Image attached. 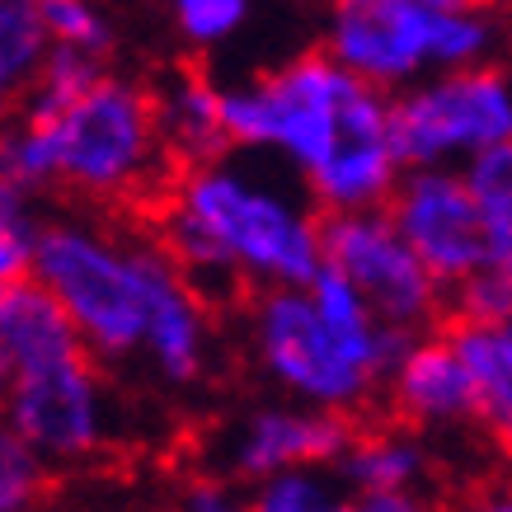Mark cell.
Here are the masks:
<instances>
[{
    "instance_id": "6da1fadb",
    "label": "cell",
    "mask_w": 512,
    "mask_h": 512,
    "mask_svg": "<svg viewBox=\"0 0 512 512\" xmlns=\"http://www.w3.org/2000/svg\"><path fill=\"white\" fill-rule=\"evenodd\" d=\"M226 132L235 151L282 160L325 217L386 207L409 170L395 146V94L325 47L226 85Z\"/></svg>"
},
{
    "instance_id": "7a4b0ae2",
    "label": "cell",
    "mask_w": 512,
    "mask_h": 512,
    "mask_svg": "<svg viewBox=\"0 0 512 512\" xmlns=\"http://www.w3.org/2000/svg\"><path fill=\"white\" fill-rule=\"evenodd\" d=\"M156 240L212 301L306 287L325 268V212L306 184L259 170L254 151L174 174L156 207Z\"/></svg>"
},
{
    "instance_id": "3957f363",
    "label": "cell",
    "mask_w": 512,
    "mask_h": 512,
    "mask_svg": "<svg viewBox=\"0 0 512 512\" xmlns=\"http://www.w3.org/2000/svg\"><path fill=\"white\" fill-rule=\"evenodd\" d=\"M414 334L376 315V306L343 278L320 268L306 287L254 292L245 311V348L254 372L278 395L357 419Z\"/></svg>"
},
{
    "instance_id": "277c9868",
    "label": "cell",
    "mask_w": 512,
    "mask_h": 512,
    "mask_svg": "<svg viewBox=\"0 0 512 512\" xmlns=\"http://www.w3.org/2000/svg\"><path fill=\"white\" fill-rule=\"evenodd\" d=\"M99 357L38 278L0 282L5 428L52 466H80L113 442V400Z\"/></svg>"
},
{
    "instance_id": "5b68a950",
    "label": "cell",
    "mask_w": 512,
    "mask_h": 512,
    "mask_svg": "<svg viewBox=\"0 0 512 512\" xmlns=\"http://www.w3.org/2000/svg\"><path fill=\"white\" fill-rule=\"evenodd\" d=\"M160 240L118 235L90 217H52L33 254V273L76 320L80 339L104 367L141 357L146 339V306L156 282Z\"/></svg>"
},
{
    "instance_id": "8992f818",
    "label": "cell",
    "mask_w": 512,
    "mask_h": 512,
    "mask_svg": "<svg viewBox=\"0 0 512 512\" xmlns=\"http://www.w3.org/2000/svg\"><path fill=\"white\" fill-rule=\"evenodd\" d=\"M503 43L508 29L484 0L456 10L433 0H329L325 19V52L386 94L437 71L494 62Z\"/></svg>"
},
{
    "instance_id": "52a82bcc",
    "label": "cell",
    "mask_w": 512,
    "mask_h": 512,
    "mask_svg": "<svg viewBox=\"0 0 512 512\" xmlns=\"http://www.w3.org/2000/svg\"><path fill=\"white\" fill-rule=\"evenodd\" d=\"M47 127L57 156V188L90 202H146L170 188V151L160 137L156 94L127 76H104L52 118Z\"/></svg>"
},
{
    "instance_id": "ba28073f",
    "label": "cell",
    "mask_w": 512,
    "mask_h": 512,
    "mask_svg": "<svg viewBox=\"0 0 512 512\" xmlns=\"http://www.w3.org/2000/svg\"><path fill=\"white\" fill-rule=\"evenodd\" d=\"M512 137V71L498 62L437 71L395 94V146L409 170L466 165Z\"/></svg>"
},
{
    "instance_id": "9c48e42d",
    "label": "cell",
    "mask_w": 512,
    "mask_h": 512,
    "mask_svg": "<svg viewBox=\"0 0 512 512\" xmlns=\"http://www.w3.org/2000/svg\"><path fill=\"white\" fill-rule=\"evenodd\" d=\"M390 217L419 249V259L433 268V278L456 292L480 268L512 254V240L494 221V212L470 188L461 165H428L404 170L400 188L390 193Z\"/></svg>"
},
{
    "instance_id": "30bf717a",
    "label": "cell",
    "mask_w": 512,
    "mask_h": 512,
    "mask_svg": "<svg viewBox=\"0 0 512 512\" xmlns=\"http://www.w3.org/2000/svg\"><path fill=\"white\" fill-rule=\"evenodd\" d=\"M325 264L339 268L357 292L404 334H423L447 306V287L419 259L409 235L395 226L390 207L329 212L325 217Z\"/></svg>"
},
{
    "instance_id": "8fae6325",
    "label": "cell",
    "mask_w": 512,
    "mask_h": 512,
    "mask_svg": "<svg viewBox=\"0 0 512 512\" xmlns=\"http://www.w3.org/2000/svg\"><path fill=\"white\" fill-rule=\"evenodd\" d=\"M353 419L301 404L292 395L278 400L249 404L240 419H231L221 428V437L212 442V461L226 480L259 484L268 475L301 466H334L343 456V447L353 442Z\"/></svg>"
},
{
    "instance_id": "7c38bea8",
    "label": "cell",
    "mask_w": 512,
    "mask_h": 512,
    "mask_svg": "<svg viewBox=\"0 0 512 512\" xmlns=\"http://www.w3.org/2000/svg\"><path fill=\"white\" fill-rule=\"evenodd\" d=\"M386 404L390 414L419 433H466L475 423H484L480 386L470 372L461 343L451 334H433L423 329L404 343V353L395 357V367L386 376Z\"/></svg>"
},
{
    "instance_id": "4fadbf2b",
    "label": "cell",
    "mask_w": 512,
    "mask_h": 512,
    "mask_svg": "<svg viewBox=\"0 0 512 512\" xmlns=\"http://www.w3.org/2000/svg\"><path fill=\"white\" fill-rule=\"evenodd\" d=\"M217 353V329H212V296L174 264L165 249L151 282V306H146V339H141V362L151 367L160 386L193 390L212 372Z\"/></svg>"
},
{
    "instance_id": "5bb4252c",
    "label": "cell",
    "mask_w": 512,
    "mask_h": 512,
    "mask_svg": "<svg viewBox=\"0 0 512 512\" xmlns=\"http://www.w3.org/2000/svg\"><path fill=\"white\" fill-rule=\"evenodd\" d=\"M151 94H156L160 137H165L174 170L235 151L231 132H226V90L212 85L202 71H170Z\"/></svg>"
},
{
    "instance_id": "9a60e30c",
    "label": "cell",
    "mask_w": 512,
    "mask_h": 512,
    "mask_svg": "<svg viewBox=\"0 0 512 512\" xmlns=\"http://www.w3.org/2000/svg\"><path fill=\"white\" fill-rule=\"evenodd\" d=\"M339 480L353 494H372V489H423L433 475V447L419 428L409 423H381V428H362L353 442L343 447L334 461Z\"/></svg>"
},
{
    "instance_id": "2e32d148",
    "label": "cell",
    "mask_w": 512,
    "mask_h": 512,
    "mask_svg": "<svg viewBox=\"0 0 512 512\" xmlns=\"http://www.w3.org/2000/svg\"><path fill=\"white\" fill-rule=\"evenodd\" d=\"M451 339L461 343L475 386L484 404V428L508 442L512 437V320L503 325H480V320H456Z\"/></svg>"
},
{
    "instance_id": "e0dca14e",
    "label": "cell",
    "mask_w": 512,
    "mask_h": 512,
    "mask_svg": "<svg viewBox=\"0 0 512 512\" xmlns=\"http://www.w3.org/2000/svg\"><path fill=\"white\" fill-rule=\"evenodd\" d=\"M249 512H357L353 489L339 480L334 466L282 470L249 484Z\"/></svg>"
},
{
    "instance_id": "ac0fdd59",
    "label": "cell",
    "mask_w": 512,
    "mask_h": 512,
    "mask_svg": "<svg viewBox=\"0 0 512 512\" xmlns=\"http://www.w3.org/2000/svg\"><path fill=\"white\" fill-rule=\"evenodd\" d=\"M47 57H52V33L43 19V0H0V90L24 94Z\"/></svg>"
},
{
    "instance_id": "d6986e66",
    "label": "cell",
    "mask_w": 512,
    "mask_h": 512,
    "mask_svg": "<svg viewBox=\"0 0 512 512\" xmlns=\"http://www.w3.org/2000/svg\"><path fill=\"white\" fill-rule=\"evenodd\" d=\"M99 76H104V57L71 52V47H52V57L43 62V71L19 94V118H52V113H62L66 104L80 99Z\"/></svg>"
},
{
    "instance_id": "ffe728a7",
    "label": "cell",
    "mask_w": 512,
    "mask_h": 512,
    "mask_svg": "<svg viewBox=\"0 0 512 512\" xmlns=\"http://www.w3.org/2000/svg\"><path fill=\"white\" fill-rule=\"evenodd\" d=\"M47 212L38 207V193L15 184H0V282H15L33 273V254L43 240Z\"/></svg>"
},
{
    "instance_id": "44dd1931",
    "label": "cell",
    "mask_w": 512,
    "mask_h": 512,
    "mask_svg": "<svg viewBox=\"0 0 512 512\" xmlns=\"http://www.w3.org/2000/svg\"><path fill=\"white\" fill-rule=\"evenodd\" d=\"M0 184L29 188V193H52L57 188V156H52V141H47L43 123L19 118L5 141H0Z\"/></svg>"
},
{
    "instance_id": "7402d4cb",
    "label": "cell",
    "mask_w": 512,
    "mask_h": 512,
    "mask_svg": "<svg viewBox=\"0 0 512 512\" xmlns=\"http://www.w3.org/2000/svg\"><path fill=\"white\" fill-rule=\"evenodd\" d=\"M254 0H170V24L193 52L231 43L235 33L249 24Z\"/></svg>"
},
{
    "instance_id": "603a6c76",
    "label": "cell",
    "mask_w": 512,
    "mask_h": 512,
    "mask_svg": "<svg viewBox=\"0 0 512 512\" xmlns=\"http://www.w3.org/2000/svg\"><path fill=\"white\" fill-rule=\"evenodd\" d=\"M43 19L52 33V47L109 57L113 52V19L99 0H43Z\"/></svg>"
},
{
    "instance_id": "cb8c5ba5",
    "label": "cell",
    "mask_w": 512,
    "mask_h": 512,
    "mask_svg": "<svg viewBox=\"0 0 512 512\" xmlns=\"http://www.w3.org/2000/svg\"><path fill=\"white\" fill-rule=\"evenodd\" d=\"M47 461L43 451H33L19 433L5 428L0 437V512H33L43 503L47 489Z\"/></svg>"
},
{
    "instance_id": "d4e9b609",
    "label": "cell",
    "mask_w": 512,
    "mask_h": 512,
    "mask_svg": "<svg viewBox=\"0 0 512 512\" xmlns=\"http://www.w3.org/2000/svg\"><path fill=\"white\" fill-rule=\"evenodd\" d=\"M451 306H456V320H480V325L512 320V254H503L470 282H461L451 292Z\"/></svg>"
},
{
    "instance_id": "484cf974",
    "label": "cell",
    "mask_w": 512,
    "mask_h": 512,
    "mask_svg": "<svg viewBox=\"0 0 512 512\" xmlns=\"http://www.w3.org/2000/svg\"><path fill=\"white\" fill-rule=\"evenodd\" d=\"M461 170H466L470 188L480 193V202L494 212L503 235L512 240V137L489 146V151H480L475 160H466Z\"/></svg>"
},
{
    "instance_id": "4316f807",
    "label": "cell",
    "mask_w": 512,
    "mask_h": 512,
    "mask_svg": "<svg viewBox=\"0 0 512 512\" xmlns=\"http://www.w3.org/2000/svg\"><path fill=\"white\" fill-rule=\"evenodd\" d=\"M179 512H249V498H240L231 489V480H198L188 484L179 498Z\"/></svg>"
},
{
    "instance_id": "83f0119b",
    "label": "cell",
    "mask_w": 512,
    "mask_h": 512,
    "mask_svg": "<svg viewBox=\"0 0 512 512\" xmlns=\"http://www.w3.org/2000/svg\"><path fill=\"white\" fill-rule=\"evenodd\" d=\"M357 512H437L423 489H372V494H353Z\"/></svg>"
},
{
    "instance_id": "f1b7e54d",
    "label": "cell",
    "mask_w": 512,
    "mask_h": 512,
    "mask_svg": "<svg viewBox=\"0 0 512 512\" xmlns=\"http://www.w3.org/2000/svg\"><path fill=\"white\" fill-rule=\"evenodd\" d=\"M456 512H512V480H494L466 494V503H456Z\"/></svg>"
},
{
    "instance_id": "f546056e",
    "label": "cell",
    "mask_w": 512,
    "mask_h": 512,
    "mask_svg": "<svg viewBox=\"0 0 512 512\" xmlns=\"http://www.w3.org/2000/svg\"><path fill=\"white\" fill-rule=\"evenodd\" d=\"M503 451H508V461H512V437H508V442H503Z\"/></svg>"
},
{
    "instance_id": "4dcf8cb0",
    "label": "cell",
    "mask_w": 512,
    "mask_h": 512,
    "mask_svg": "<svg viewBox=\"0 0 512 512\" xmlns=\"http://www.w3.org/2000/svg\"><path fill=\"white\" fill-rule=\"evenodd\" d=\"M508 52H512V29H508Z\"/></svg>"
}]
</instances>
